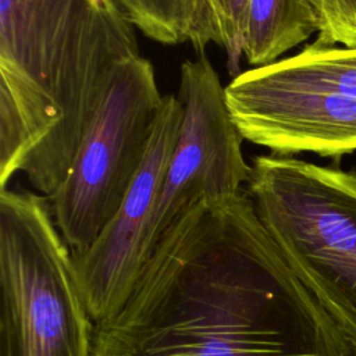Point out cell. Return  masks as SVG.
<instances>
[{
	"label": "cell",
	"instance_id": "cell-1",
	"mask_svg": "<svg viewBox=\"0 0 356 356\" xmlns=\"http://www.w3.org/2000/svg\"><path fill=\"white\" fill-rule=\"evenodd\" d=\"M92 356H356L293 274L245 188L164 232Z\"/></svg>",
	"mask_w": 356,
	"mask_h": 356
},
{
	"label": "cell",
	"instance_id": "cell-2",
	"mask_svg": "<svg viewBox=\"0 0 356 356\" xmlns=\"http://www.w3.org/2000/svg\"><path fill=\"white\" fill-rule=\"evenodd\" d=\"M135 31L115 0H0L1 188L61 185Z\"/></svg>",
	"mask_w": 356,
	"mask_h": 356
},
{
	"label": "cell",
	"instance_id": "cell-3",
	"mask_svg": "<svg viewBox=\"0 0 356 356\" xmlns=\"http://www.w3.org/2000/svg\"><path fill=\"white\" fill-rule=\"evenodd\" d=\"M284 260L356 352V171L267 153L245 184Z\"/></svg>",
	"mask_w": 356,
	"mask_h": 356
},
{
	"label": "cell",
	"instance_id": "cell-4",
	"mask_svg": "<svg viewBox=\"0 0 356 356\" xmlns=\"http://www.w3.org/2000/svg\"><path fill=\"white\" fill-rule=\"evenodd\" d=\"M95 321L49 197L0 191V356H92Z\"/></svg>",
	"mask_w": 356,
	"mask_h": 356
},
{
	"label": "cell",
	"instance_id": "cell-5",
	"mask_svg": "<svg viewBox=\"0 0 356 356\" xmlns=\"http://www.w3.org/2000/svg\"><path fill=\"white\" fill-rule=\"evenodd\" d=\"M225 100L243 139L271 153L356 152V47L314 40L235 75Z\"/></svg>",
	"mask_w": 356,
	"mask_h": 356
},
{
	"label": "cell",
	"instance_id": "cell-6",
	"mask_svg": "<svg viewBox=\"0 0 356 356\" xmlns=\"http://www.w3.org/2000/svg\"><path fill=\"white\" fill-rule=\"evenodd\" d=\"M153 64L122 63L61 185L49 196L72 257L85 253L122 204L146 156L163 103Z\"/></svg>",
	"mask_w": 356,
	"mask_h": 356
},
{
	"label": "cell",
	"instance_id": "cell-7",
	"mask_svg": "<svg viewBox=\"0 0 356 356\" xmlns=\"http://www.w3.org/2000/svg\"><path fill=\"white\" fill-rule=\"evenodd\" d=\"M178 99L182 122L150 218L146 261L186 209L242 191L250 174L242 153L245 139L227 106L225 86L207 57L181 64Z\"/></svg>",
	"mask_w": 356,
	"mask_h": 356
},
{
	"label": "cell",
	"instance_id": "cell-8",
	"mask_svg": "<svg viewBox=\"0 0 356 356\" xmlns=\"http://www.w3.org/2000/svg\"><path fill=\"white\" fill-rule=\"evenodd\" d=\"M181 122L178 96L165 95L146 156L122 204L93 245L74 257L78 282L95 324L125 303L146 263L147 229Z\"/></svg>",
	"mask_w": 356,
	"mask_h": 356
},
{
	"label": "cell",
	"instance_id": "cell-9",
	"mask_svg": "<svg viewBox=\"0 0 356 356\" xmlns=\"http://www.w3.org/2000/svg\"><path fill=\"white\" fill-rule=\"evenodd\" d=\"M316 32L318 21L309 0H249L243 57L253 67L275 63Z\"/></svg>",
	"mask_w": 356,
	"mask_h": 356
},
{
	"label": "cell",
	"instance_id": "cell-10",
	"mask_svg": "<svg viewBox=\"0 0 356 356\" xmlns=\"http://www.w3.org/2000/svg\"><path fill=\"white\" fill-rule=\"evenodd\" d=\"M129 22L149 39L175 46L195 43L200 22V0H115Z\"/></svg>",
	"mask_w": 356,
	"mask_h": 356
},
{
	"label": "cell",
	"instance_id": "cell-11",
	"mask_svg": "<svg viewBox=\"0 0 356 356\" xmlns=\"http://www.w3.org/2000/svg\"><path fill=\"white\" fill-rule=\"evenodd\" d=\"M202 22L192 47L203 56L209 43L224 50L227 68L238 75L243 57V33L249 0H200Z\"/></svg>",
	"mask_w": 356,
	"mask_h": 356
},
{
	"label": "cell",
	"instance_id": "cell-12",
	"mask_svg": "<svg viewBox=\"0 0 356 356\" xmlns=\"http://www.w3.org/2000/svg\"><path fill=\"white\" fill-rule=\"evenodd\" d=\"M317 21V43L356 47V0H309Z\"/></svg>",
	"mask_w": 356,
	"mask_h": 356
}]
</instances>
